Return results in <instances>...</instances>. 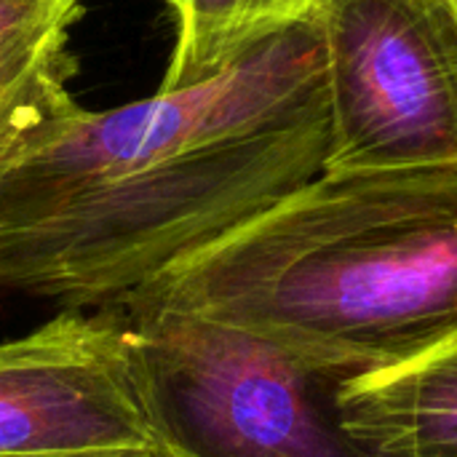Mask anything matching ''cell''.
<instances>
[{
	"label": "cell",
	"instance_id": "obj_1",
	"mask_svg": "<svg viewBox=\"0 0 457 457\" xmlns=\"http://www.w3.org/2000/svg\"><path fill=\"white\" fill-rule=\"evenodd\" d=\"M329 139L321 13L201 83L72 102L0 153V289L118 305L316 179Z\"/></svg>",
	"mask_w": 457,
	"mask_h": 457
},
{
	"label": "cell",
	"instance_id": "obj_2",
	"mask_svg": "<svg viewBox=\"0 0 457 457\" xmlns=\"http://www.w3.org/2000/svg\"><path fill=\"white\" fill-rule=\"evenodd\" d=\"M123 303L198 313L353 375L410 361L457 335V166L321 171Z\"/></svg>",
	"mask_w": 457,
	"mask_h": 457
},
{
	"label": "cell",
	"instance_id": "obj_3",
	"mask_svg": "<svg viewBox=\"0 0 457 457\" xmlns=\"http://www.w3.org/2000/svg\"><path fill=\"white\" fill-rule=\"evenodd\" d=\"M118 308L163 457H380L343 420L359 375L198 313Z\"/></svg>",
	"mask_w": 457,
	"mask_h": 457
},
{
	"label": "cell",
	"instance_id": "obj_4",
	"mask_svg": "<svg viewBox=\"0 0 457 457\" xmlns=\"http://www.w3.org/2000/svg\"><path fill=\"white\" fill-rule=\"evenodd\" d=\"M329 83L324 171L457 166V13L453 0H327Z\"/></svg>",
	"mask_w": 457,
	"mask_h": 457
},
{
	"label": "cell",
	"instance_id": "obj_5",
	"mask_svg": "<svg viewBox=\"0 0 457 457\" xmlns=\"http://www.w3.org/2000/svg\"><path fill=\"white\" fill-rule=\"evenodd\" d=\"M0 457H163L120 311L72 308L0 343Z\"/></svg>",
	"mask_w": 457,
	"mask_h": 457
},
{
	"label": "cell",
	"instance_id": "obj_6",
	"mask_svg": "<svg viewBox=\"0 0 457 457\" xmlns=\"http://www.w3.org/2000/svg\"><path fill=\"white\" fill-rule=\"evenodd\" d=\"M348 431L380 457H457V335L345 383Z\"/></svg>",
	"mask_w": 457,
	"mask_h": 457
},
{
	"label": "cell",
	"instance_id": "obj_7",
	"mask_svg": "<svg viewBox=\"0 0 457 457\" xmlns=\"http://www.w3.org/2000/svg\"><path fill=\"white\" fill-rule=\"evenodd\" d=\"M83 0H0V153L75 102L70 29Z\"/></svg>",
	"mask_w": 457,
	"mask_h": 457
},
{
	"label": "cell",
	"instance_id": "obj_8",
	"mask_svg": "<svg viewBox=\"0 0 457 457\" xmlns=\"http://www.w3.org/2000/svg\"><path fill=\"white\" fill-rule=\"evenodd\" d=\"M177 43L161 88L201 83L265 35L324 11L327 0H163Z\"/></svg>",
	"mask_w": 457,
	"mask_h": 457
},
{
	"label": "cell",
	"instance_id": "obj_9",
	"mask_svg": "<svg viewBox=\"0 0 457 457\" xmlns=\"http://www.w3.org/2000/svg\"><path fill=\"white\" fill-rule=\"evenodd\" d=\"M453 5H455V13H457V0H453Z\"/></svg>",
	"mask_w": 457,
	"mask_h": 457
}]
</instances>
